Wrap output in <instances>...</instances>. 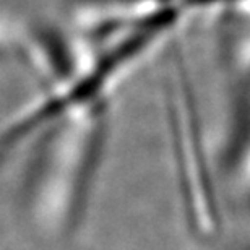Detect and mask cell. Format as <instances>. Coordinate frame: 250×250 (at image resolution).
Masks as SVG:
<instances>
[{
  "mask_svg": "<svg viewBox=\"0 0 250 250\" xmlns=\"http://www.w3.org/2000/svg\"><path fill=\"white\" fill-rule=\"evenodd\" d=\"M104 112V104L96 101L57 117L39 151L29 203L38 226L49 236H70L86 214L106 145Z\"/></svg>",
  "mask_w": 250,
  "mask_h": 250,
  "instance_id": "6da1fadb",
  "label": "cell"
},
{
  "mask_svg": "<svg viewBox=\"0 0 250 250\" xmlns=\"http://www.w3.org/2000/svg\"><path fill=\"white\" fill-rule=\"evenodd\" d=\"M172 116L174 156L182 203L190 229L202 239L216 236L221 228L216 186L205 151L192 103Z\"/></svg>",
  "mask_w": 250,
  "mask_h": 250,
  "instance_id": "7a4b0ae2",
  "label": "cell"
}]
</instances>
